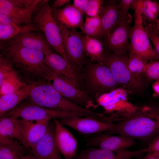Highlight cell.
I'll use <instances>...</instances> for the list:
<instances>
[{"label":"cell","instance_id":"7bdbcfd3","mask_svg":"<svg viewBox=\"0 0 159 159\" xmlns=\"http://www.w3.org/2000/svg\"><path fill=\"white\" fill-rule=\"evenodd\" d=\"M152 87L155 92L159 96V80H156L152 84Z\"/></svg>","mask_w":159,"mask_h":159},{"label":"cell","instance_id":"5bb4252c","mask_svg":"<svg viewBox=\"0 0 159 159\" xmlns=\"http://www.w3.org/2000/svg\"><path fill=\"white\" fill-rule=\"evenodd\" d=\"M51 84L64 97L76 104L87 109L92 102L87 94L65 77L54 72Z\"/></svg>","mask_w":159,"mask_h":159},{"label":"cell","instance_id":"ee69618b","mask_svg":"<svg viewBox=\"0 0 159 159\" xmlns=\"http://www.w3.org/2000/svg\"><path fill=\"white\" fill-rule=\"evenodd\" d=\"M23 159H39L34 155H25L22 156Z\"/></svg>","mask_w":159,"mask_h":159},{"label":"cell","instance_id":"7a4b0ae2","mask_svg":"<svg viewBox=\"0 0 159 159\" xmlns=\"http://www.w3.org/2000/svg\"><path fill=\"white\" fill-rule=\"evenodd\" d=\"M108 134L120 135L149 143L159 135V106L145 105L120 120Z\"/></svg>","mask_w":159,"mask_h":159},{"label":"cell","instance_id":"d590c367","mask_svg":"<svg viewBox=\"0 0 159 159\" xmlns=\"http://www.w3.org/2000/svg\"><path fill=\"white\" fill-rule=\"evenodd\" d=\"M143 5L158 16L159 15V4L156 2L149 0H140Z\"/></svg>","mask_w":159,"mask_h":159},{"label":"cell","instance_id":"74e56055","mask_svg":"<svg viewBox=\"0 0 159 159\" xmlns=\"http://www.w3.org/2000/svg\"><path fill=\"white\" fill-rule=\"evenodd\" d=\"M20 143H21L18 140L9 136L0 135V144L13 145H17Z\"/></svg>","mask_w":159,"mask_h":159},{"label":"cell","instance_id":"ac0fdd59","mask_svg":"<svg viewBox=\"0 0 159 159\" xmlns=\"http://www.w3.org/2000/svg\"><path fill=\"white\" fill-rule=\"evenodd\" d=\"M54 49L44 52V60L47 66L54 72L65 77L80 88L76 75L72 65L64 58L55 53Z\"/></svg>","mask_w":159,"mask_h":159},{"label":"cell","instance_id":"83f0119b","mask_svg":"<svg viewBox=\"0 0 159 159\" xmlns=\"http://www.w3.org/2000/svg\"><path fill=\"white\" fill-rule=\"evenodd\" d=\"M29 30L38 31L39 30L35 25L19 26L16 24H0V42L10 40L19 34Z\"/></svg>","mask_w":159,"mask_h":159},{"label":"cell","instance_id":"4316f807","mask_svg":"<svg viewBox=\"0 0 159 159\" xmlns=\"http://www.w3.org/2000/svg\"><path fill=\"white\" fill-rule=\"evenodd\" d=\"M83 46L86 55L92 61L103 62L104 52L102 42L99 39L85 36Z\"/></svg>","mask_w":159,"mask_h":159},{"label":"cell","instance_id":"5b68a950","mask_svg":"<svg viewBox=\"0 0 159 159\" xmlns=\"http://www.w3.org/2000/svg\"><path fill=\"white\" fill-rule=\"evenodd\" d=\"M83 113L58 111L46 108L30 102L20 103L3 117H12L26 120L40 121L83 117Z\"/></svg>","mask_w":159,"mask_h":159},{"label":"cell","instance_id":"603a6c76","mask_svg":"<svg viewBox=\"0 0 159 159\" xmlns=\"http://www.w3.org/2000/svg\"><path fill=\"white\" fill-rule=\"evenodd\" d=\"M136 156L135 151L125 149L111 151L98 148L90 147L77 153L72 159H131Z\"/></svg>","mask_w":159,"mask_h":159},{"label":"cell","instance_id":"52a82bcc","mask_svg":"<svg viewBox=\"0 0 159 159\" xmlns=\"http://www.w3.org/2000/svg\"><path fill=\"white\" fill-rule=\"evenodd\" d=\"M128 57L125 54L117 55L110 52H104L103 62L110 69L119 85L130 90H140L142 82L130 72L128 65Z\"/></svg>","mask_w":159,"mask_h":159},{"label":"cell","instance_id":"6da1fadb","mask_svg":"<svg viewBox=\"0 0 159 159\" xmlns=\"http://www.w3.org/2000/svg\"><path fill=\"white\" fill-rule=\"evenodd\" d=\"M0 54L32 79L51 81L54 72L46 64L42 51L22 47L11 40L0 42Z\"/></svg>","mask_w":159,"mask_h":159},{"label":"cell","instance_id":"60d3db41","mask_svg":"<svg viewBox=\"0 0 159 159\" xmlns=\"http://www.w3.org/2000/svg\"><path fill=\"white\" fill-rule=\"evenodd\" d=\"M69 0H55L53 1V3L51 7L52 9L60 8L68 4L70 1Z\"/></svg>","mask_w":159,"mask_h":159},{"label":"cell","instance_id":"b9f144b4","mask_svg":"<svg viewBox=\"0 0 159 159\" xmlns=\"http://www.w3.org/2000/svg\"><path fill=\"white\" fill-rule=\"evenodd\" d=\"M144 157V159H159V156L157 152H148Z\"/></svg>","mask_w":159,"mask_h":159},{"label":"cell","instance_id":"277c9868","mask_svg":"<svg viewBox=\"0 0 159 159\" xmlns=\"http://www.w3.org/2000/svg\"><path fill=\"white\" fill-rule=\"evenodd\" d=\"M49 1L42 0L33 14L32 23L43 33L54 50L71 64L64 49L59 26L53 16Z\"/></svg>","mask_w":159,"mask_h":159},{"label":"cell","instance_id":"836d02e7","mask_svg":"<svg viewBox=\"0 0 159 159\" xmlns=\"http://www.w3.org/2000/svg\"><path fill=\"white\" fill-rule=\"evenodd\" d=\"M103 1L89 0L86 12V16L94 17L100 15L103 7Z\"/></svg>","mask_w":159,"mask_h":159},{"label":"cell","instance_id":"8fae6325","mask_svg":"<svg viewBox=\"0 0 159 159\" xmlns=\"http://www.w3.org/2000/svg\"><path fill=\"white\" fill-rule=\"evenodd\" d=\"M132 17L129 14L124 18L119 24L105 38L103 45L107 52L117 55L125 54L129 50V43Z\"/></svg>","mask_w":159,"mask_h":159},{"label":"cell","instance_id":"f1b7e54d","mask_svg":"<svg viewBox=\"0 0 159 159\" xmlns=\"http://www.w3.org/2000/svg\"><path fill=\"white\" fill-rule=\"evenodd\" d=\"M100 16L92 17L86 16L85 22L81 29L85 36L99 39L101 29Z\"/></svg>","mask_w":159,"mask_h":159},{"label":"cell","instance_id":"44dd1931","mask_svg":"<svg viewBox=\"0 0 159 159\" xmlns=\"http://www.w3.org/2000/svg\"><path fill=\"white\" fill-rule=\"evenodd\" d=\"M116 1H108L104 5L100 17L101 29L99 39L106 37L123 18Z\"/></svg>","mask_w":159,"mask_h":159},{"label":"cell","instance_id":"d4e9b609","mask_svg":"<svg viewBox=\"0 0 159 159\" xmlns=\"http://www.w3.org/2000/svg\"><path fill=\"white\" fill-rule=\"evenodd\" d=\"M36 84H29L16 92L0 96V117L14 109L23 100L29 98L32 90Z\"/></svg>","mask_w":159,"mask_h":159},{"label":"cell","instance_id":"2e32d148","mask_svg":"<svg viewBox=\"0 0 159 159\" xmlns=\"http://www.w3.org/2000/svg\"><path fill=\"white\" fill-rule=\"evenodd\" d=\"M33 155L39 159H64L60 153L55 139V125L50 121L47 132L30 149Z\"/></svg>","mask_w":159,"mask_h":159},{"label":"cell","instance_id":"ba28073f","mask_svg":"<svg viewBox=\"0 0 159 159\" xmlns=\"http://www.w3.org/2000/svg\"><path fill=\"white\" fill-rule=\"evenodd\" d=\"M86 81L90 90L98 94L110 92L117 88L119 85L110 69L103 62L88 65Z\"/></svg>","mask_w":159,"mask_h":159},{"label":"cell","instance_id":"1f68e13d","mask_svg":"<svg viewBox=\"0 0 159 159\" xmlns=\"http://www.w3.org/2000/svg\"><path fill=\"white\" fill-rule=\"evenodd\" d=\"M145 28L155 50L159 55V31L156 28L154 23H149L145 26Z\"/></svg>","mask_w":159,"mask_h":159},{"label":"cell","instance_id":"e575fe53","mask_svg":"<svg viewBox=\"0 0 159 159\" xmlns=\"http://www.w3.org/2000/svg\"><path fill=\"white\" fill-rule=\"evenodd\" d=\"M133 0H121L117 4L118 9L123 18L128 14V10L132 5Z\"/></svg>","mask_w":159,"mask_h":159},{"label":"cell","instance_id":"7402d4cb","mask_svg":"<svg viewBox=\"0 0 159 159\" xmlns=\"http://www.w3.org/2000/svg\"><path fill=\"white\" fill-rule=\"evenodd\" d=\"M29 122V121L14 117H1L0 135L13 138L20 142L27 148L24 136Z\"/></svg>","mask_w":159,"mask_h":159},{"label":"cell","instance_id":"d6a6232c","mask_svg":"<svg viewBox=\"0 0 159 159\" xmlns=\"http://www.w3.org/2000/svg\"><path fill=\"white\" fill-rule=\"evenodd\" d=\"M145 76L150 80H159V60H152L147 62Z\"/></svg>","mask_w":159,"mask_h":159},{"label":"cell","instance_id":"4fadbf2b","mask_svg":"<svg viewBox=\"0 0 159 159\" xmlns=\"http://www.w3.org/2000/svg\"><path fill=\"white\" fill-rule=\"evenodd\" d=\"M64 125L75 130L79 133L86 135L112 131L116 124L89 116L58 119Z\"/></svg>","mask_w":159,"mask_h":159},{"label":"cell","instance_id":"3957f363","mask_svg":"<svg viewBox=\"0 0 159 159\" xmlns=\"http://www.w3.org/2000/svg\"><path fill=\"white\" fill-rule=\"evenodd\" d=\"M29 102L48 109L82 113L96 117L98 114L82 107L65 98L49 83L36 84L32 90Z\"/></svg>","mask_w":159,"mask_h":159},{"label":"cell","instance_id":"f35d334b","mask_svg":"<svg viewBox=\"0 0 159 159\" xmlns=\"http://www.w3.org/2000/svg\"><path fill=\"white\" fill-rule=\"evenodd\" d=\"M147 149L148 153L159 152V135L149 143Z\"/></svg>","mask_w":159,"mask_h":159},{"label":"cell","instance_id":"f6af8a7d","mask_svg":"<svg viewBox=\"0 0 159 159\" xmlns=\"http://www.w3.org/2000/svg\"><path fill=\"white\" fill-rule=\"evenodd\" d=\"M154 24L157 29L159 31V19L157 18L156 19Z\"/></svg>","mask_w":159,"mask_h":159},{"label":"cell","instance_id":"9c48e42d","mask_svg":"<svg viewBox=\"0 0 159 159\" xmlns=\"http://www.w3.org/2000/svg\"><path fill=\"white\" fill-rule=\"evenodd\" d=\"M42 0H0V13L19 26H33V14Z\"/></svg>","mask_w":159,"mask_h":159},{"label":"cell","instance_id":"d6986e66","mask_svg":"<svg viewBox=\"0 0 159 159\" xmlns=\"http://www.w3.org/2000/svg\"><path fill=\"white\" fill-rule=\"evenodd\" d=\"M10 40L22 47L43 53L54 49L40 30L27 31L19 34Z\"/></svg>","mask_w":159,"mask_h":159},{"label":"cell","instance_id":"ffe728a7","mask_svg":"<svg viewBox=\"0 0 159 159\" xmlns=\"http://www.w3.org/2000/svg\"><path fill=\"white\" fill-rule=\"evenodd\" d=\"M52 13L58 24L67 29H81L84 24L83 15L72 5L68 4L62 8L52 9Z\"/></svg>","mask_w":159,"mask_h":159},{"label":"cell","instance_id":"f546056e","mask_svg":"<svg viewBox=\"0 0 159 159\" xmlns=\"http://www.w3.org/2000/svg\"><path fill=\"white\" fill-rule=\"evenodd\" d=\"M148 62L136 54L130 52L128 63V68L134 77L141 82V77L145 75Z\"/></svg>","mask_w":159,"mask_h":159},{"label":"cell","instance_id":"ab89813d","mask_svg":"<svg viewBox=\"0 0 159 159\" xmlns=\"http://www.w3.org/2000/svg\"><path fill=\"white\" fill-rule=\"evenodd\" d=\"M0 24H16L7 15L2 13H0Z\"/></svg>","mask_w":159,"mask_h":159},{"label":"cell","instance_id":"7dc6e473","mask_svg":"<svg viewBox=\"0 0 159 159\" xmlns=\"http://www.w3.org/2000/svg\"><path fill=\"white\" fill-rule=\"evenodd\" d=\"M21 159H23V158H22V157H21Z\"/></svg>","mask_w":159,"mask_h":159},{"label":"cell","instance_id":"8d00e7d4","mask_svg":"<svg viewBox=\"0 0 159 159\" xmlns=\"http://www.w3.org/2000/svg\"><path fill=\"white\" fill-rule=\"evenodd\" d=\"M89 0H74L72 4L83 15L86 14Z\"/></svg>","mask_w":159,"mask_h":159},{"label":"cell","instance_id":"30bf717a","mask_svg":"<svg viewBox=\"0 0 159 159\" xmlns=\"http://www.w3.org/2000/svg\"><path fill=\"white\" fill-rule=\"evenodd\" d=\"M62 44L66 54L74 69L79 70L85 63L83 46L85 36L75 29H67L59 25Z\"/></svg>","mask_w":159,"mask_h":159},{"label":"cell","instance_id":"4dcf8cb0","mask_svg":"<svg viewBox=\"0 0 159 159\" xmlns=\"http://www.w3.org/2000/svg\"><path fill=\"white\" fill-rule=\"evenodd\" d=\"M27 149L21 143L13 145L0 144V159H21Z\"/></svg>","mask_w":159,"mask_h":159},{"label":"cell","instance_id":"484cf974","mask_svg":"<svg viewBox=\"0 0 159 159\" xmlns=\"http://www.w3.org/2000/svg\"><path fill=\"white\" fill-rule=\"evenodd\" d=\"M50 120L29 121L24 136L26 146L28 150H30V148L45 135Z\"/></svg>","mask_w":159,"mask_h":159},{"label":"cell","instance_id":"9a60e30c","mask_svg":"<svg viewBox=\"0 0 159 159\" xmlns=\"http://www.w3.org/2000/svg\"><path fill=\"white\" fill-rule=\"evenodd\" d=\"M87 145L111 151L125 149L136 144L134 139L126 136L107 133L94 134L86 140Z\"/></svg>","mask_w":159,"mask_h":159},{"label":"cell","instance_id":"bcb514c9","mask_svg":"<svg viewBox=\"0 0 159 159\" xmlns=\"http://www.w3.org/2000/svg\"><path fill=\"white\" fill-rule=\"evenodd\" d=\"M158 155H159V152H158Z\"/></svg>","mask_w":159,"mask_h":159},{"label":"cell","instance_id":"7c38bea8","mask_svg":"<svg viewBox=\"0 0 159 159\" xmlns=\"http://www.w3.org/2000/svg\"><path fill=\"white\" fill-rule=\"evenodd\" d=\"M125 89L117 88L102 95L100 99L101 104L107 111H115V117L121 116L122 119L133 114L138 107L129 101L127 91Z\"/></svg>","mask_w":159,"mask_h":159},{"label":"cell","instance_id":"8992f818","mask_svg":"<svg viewBox=\"0 0 159 159\" xmlns=\"http://www.w3.org/2000/svg\"><path fill=\"white\" fill-rule=\"evenodd\" d=\"M134 23L131 28L129 38V51L144 60L148 62L159 60V55L152 46L150 39L144 26L142 17L139 10H134Z\"/></svg>","mask_w":159,"mask_h":159},{"label":"cell","instance_id":"e0dca14e","mask_svg":"<svg viewBox=\"0 0 159 159\" xmlns=\"http://www.w3.org/2000/svg\"><path fill=\"white\" fill-rule=\"evenodd\" d=\"M53 120L55 125V139L57 148L64 159H72L77 154V141L58 119Z\"/></svg>","mask_w":159,"mask_h":159},{"label":"cell","instance_id":"cb8c5ba5","mask_svg":"<svg viewBox=\"0 0 159 159\" xmlns=\"http://www.w3.org/2000/svg\"><path fill=\"white\" fill-rule=\"evenodd\" d=\"M27 85L21 80L11 64H5L0 67V96L16 92Z\"/></svg>","mask_w":159,"mask_h":159}]
</instances>
